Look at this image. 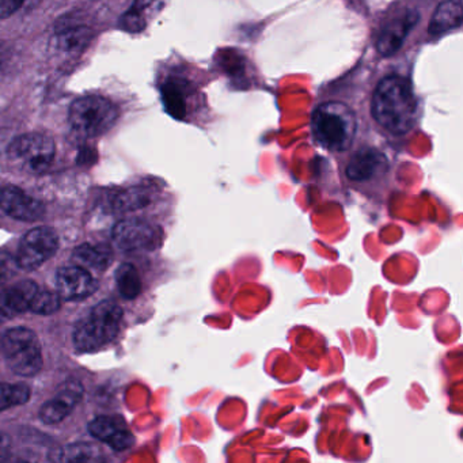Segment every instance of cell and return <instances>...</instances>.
Wrapping results in <instances>:
<instances>
[{
	"label": "cell",
	"mask_w": 463,
	"mask_h": 463,
	"mask_svg": "<svg viewBox=\"0 0 463 463\" xmlns=\"http://www.w3.org/2000/svg\"><path fill=\"white\" fill-rule=\"evenodd\" d=\"M12 317H14V313H13L12 308H10L9 305H7L4 294L0 292V321L12 318Z\"/></svg>",
	"instance_id": "obj_28"
},
{
	"label": "cell",
	"mask_w": 463,
	"mask_h": 463,
	"mask_svg": "<svg viewBox=\"0 0 463 463\" xmlns=\"http://www.w3.org/2000/svg\"><path fill=\"white\" fill-rule=\"evenodd\" d=\"M113 241L124 251H153L161 246L164 232L145 219H126L116 224Z\"/></svg>",
	"instance_id": "obj_8"
},
{
	"label": "cell",
	"mask_w": 463,
	"mask_h": 463,
	"mask_svg": "<svg viewBox=\"0 0 463 463\" xmlns=\"http://www.w3.org/2000/svg\"><path fill=\"white\" fill-rule=\"evenodd\" d=\"M18 264L9 253L0 251V287L6 284L17 272Z\"/></svg>",
	"instance_id": "obj_26"
},
{
	"label": "cell",
	"mask_w": 463,
	"mask_h": 463,
	"mask_svg": "<svg viewBox=\"0 0 463 463\" xmlns=\"http://www.w3.org/2000/svg\"><path fill=\"white\" fill-rule=\"evenodd\" d=\"M121 318L123 310L120 306L109 300L99 303L75 330V346L80 352H96L112 343L120 330Z\"/></svg>",
	"instance_id": "obj_3"
},
{
	"label": "cell",
	"mask_w": 463,
	"mask_h": 463,
	"mask_svg": "<svg viewBox=\"0 0 463 463\" xmlns=\"http://www.w3.org/2000/svg\"><path fill=\"white\" fill-rule=\"evenodd\" d=\"M89 430L94 438L105 441L118 451L129 449L134 444V435L127 430L121 420L113 417H97L89 424Z\"/></svg>",
	"instance_id": "obj_13"
},
{
	"label": "cell",
	"mask_w": 463,
	"mask_h": 463,
	"mask_svg": "<svg viewBox=\"0 0 463 463\" xmlns=\"http://www.w3.org/2000/svg\"><path fill=\"white\" fill-rule=\"evenodd\" d=\"M59 238L50 227L31 230L18 249L17 261L21 269L33 270L44 264L58 250Z\"/></svg>",
	"instance_id": "obj_9"
},
{
	"label": "cell",
	"mask_w": 463,
	"mask_h": 463,
	"mask_svg": "<svg viewBox=\"0 0 463 463\" xmlns=\"http://www.w3.org/2000/svg\"><path fill=\"white\" fill-rule=\"evenodd\" d=\"M9 158L15 166L32 175H39L52 164L55 158V143L48 135H24L10 145Z\"/></svg>",
	"instance_id": "obj_7"
},
{
	"label": "cell",
	"mask_w": 463,
	"mask_h": 463,
	"mask_svg": "<svg viewBox=\"0 0 463 463\" xmlns=\"http://www.w3.org/2000/svg\"><path fill=\"white\" fill-rule=\"evenodd\" d=\"M156 192L146 186H134L121 192L115 199V210L121 213H131V211L142 210L153 204Z\"/></svg>",
	"instance_id": "obj_19"
},
{
	"label": "cell",
	"mask_w": 463,
	"mask_h": 463,
	"mask_svg": "<svg viewBox=\"0 0 463 463\" xmlns=\"http://www.w3.org/2000/svg\"><path fill=\"white\" fill-rule=\"evenodd\" d=\"M90 29L78 26V28L64 29L59 32L52 40L53 48L63 53L80 52L90 43Z\"/></svg>",
	"instance_id": "obj_18"
},
{
	"label": "cell",
	"mask_w": 463,
	"mask_h": 463,
	"mask_svg": "<svg viewBox=\"0 0 463 463\" xmlns=\"http://www.w3.org/2000/svg\"><path fill=\"white\" fill-rule=\"evenodd\" d=\"M118 118L115 105L99 96L77 99L70 109L72 128L85 137H101L115 126Z\"/></svg>",
	"instance_id": "obj_5"
},
{
	"label": "cell",
	"mask_w": 463,
	"mask_h": 463,
	"mask_svg": "<svg viewBox=\"0 0 463 463\" xmlns=\"http://www.w3.org/2000/svg\"><path fill=\"white\" fill-rule=\"evenodd\" d=\"M162 94H164V104L167 112L173 118H180V120L185 118L186 102L181 86L177 83H167L162 90Z\"/></svg>",
	"instance_id": "obj_23"
},
{
	"label": "cell",
	"mask_w": 463,
	"mask_h": 463,
	"mask_svg": "<svg viewBox=\"0 0 463 463\" xmlns=\"http://www.w3.org/2000/svg\"><path fill=\"white\" fill-rule=\"evenodd\" d=\"M0 210L24 222L40 221L45 213L44 205L39 200L29 196L17 186L0 189Z\"/></svg>",
	"instance_id": "obj_10"
},
{
	"label": "cell",
	"mask_w": 463,
	"mask_h": 463,
	"mask_svg": "<svg viewBox=\"0 0 463 463\" xmlns=\"http://www.w3.org/2000/svg\"><path fill=\"white\" fill-rule=\"evenodd\" d=\"M61 307V297L56 292L48 289H39L32 300L29 310L36 314H53Z\"/></svg>",
	"instance_id": "obj_24"
},
{
	"label": "cell",
	"mask_w": 463,
	"mask_h": 463,
	"mask_svg": "<svg viewBox=\"0 0 463 463\" xmlns=\"http://www.w3.org/2000/svg\"><path fill=\"white\" fill-rule=\"evenodd\" d=\"M373 116L392 134L411 131L417 118V99L411 82L398 75L382 80L373 93Z\"/></svg>",
	"instance_id": "obj_1"
},
{
	"label": "cell",
	"mask_w": 463,
	"mask_h": 463,
	"mask_svg": "<svg viewBox=\"0 0 463 463\" xmlns=\"http://www.w3.org/2000/svg\"><path fill=\"white\" fill-rule=\"evenodd\" d=\"M116 283L126 299L132 300L142 294V278L132 264H123L116 270Z\"/></svg>",
	"instance_id": "obj_21"
},
{
	"label": "cell",
	"mask_w": 463,
	"mask_h": 463,
	"mask_svg": "<svg viewBox=\"0 0 463 463\" xmlns=\"http://www.w3.org/2000/svg\"><path fill=\"white\" fill-rule=\"evenodd\" d=\"M2 349L10 368L18 375L34 376L43 368L42 345L36 333L28 327L7 330Z\"/></svg>",
	"instance_id": "obj_6"
},
{
	"label": "cell",
	"mask_w": 463,
	"mask_h": 463,
	"mask_svg": "<svg viewBox=\"0 0 463 463\" xmlns=\"http://www.w3.org/2000/svg\"><path fill=\"white\" fill-rule=\"evenodd\" d=\"M31 390L23 383H0V411L28 402Z\"/></svg>",
	"instance_id": "obj_22"
},
{
	"label": "cell",
	"mask_w": 463,
	"mask_h": 463,
	"mask_svg": "<svg viewBox=\"0 0 463 463\" xmlns=\"http://www.w3.org/2000/svg\"><path fill=\"white\" fill-rule=\"evenodd\" d=\"M112 250L107 246L85 245L75 249L72 260L77 262L78 267L85 268L88 270L102 272L112 264Z\"/></svg>",
	"instance_id": "obj_17"
},
{
	"label": "cell",
	"mask_w": 463,
	"mask_h": 463,
	"mask_svg": "<svg viewBox=\"0 0 463 463\" xmlns=\"http://www.w3.org/2000/svg\"><path fill=\"white\" fill-rule=\"evenodd\" d=\"M58 294L63 299L75 300L89 297L97 289V281L82 267H64L56 275Z\"/></svg>",
	"instance_id": "obj_11"
},
{
	"label": "cell",
	"mask_w": 463,
	"mask_h": 463,
	"mask_svg": "<svg viewBox=\"0 0 463 463\" xmlns=\"http://www.w3.org/2000/svg\"><path fill=\"white\" fill-rule=\"evenodd\" d=\"M166 0H135L134 6L121 18V26L129 33H139L148 20L164 9Z\"/></svg>",
	"instance_id": "obj_15"
},
{
	"label": "cell",
	"mask_w": 463,
	"mask_h": 463,
	"mask_svg": "<svg viewBox=\"0 0 463 463\" xmlns=\"http://www.w3.org/2000/svg\"><path fill=\"white\" fill-rule=\"evenodd\" d=\"M462 25V0H446L439 5L430 23V36H440Z\"/></svg>",
	"instance_id": "obj_16"
},
{
	"label": "cell",
	"mask_w": 463,
	"mask_h": 463,
	"mask_svg": "<svg viewBox=\"0 0 463 463\" xmlns=\"http://www.w3.org/2000/svg\"><path fill=\"white\" fill-rule=\"evenodd\" d=\"M417 21H419V13L414 10H406L395 15L381 32V36L376 43L379 53L383 56H392V53L397 52Z\"/></svg>",
	"instance_id": "obj_12"
},
{
	"label": "cell",
	"mask_w": 463,
	"mask_h": 463,
	"mask_svg": "<svg viewBox=\"0 0 463 463\" xmlns=\"http://www.w3.org/2000/svg\"><path fill=\"white\" fill-rule=\"evenodd\" d=\"M390 166L387 156L373 147H363L349 158L346 164L345 178L362 194L378 197L383 191L382 181L387 177Z\"/></svg>",
	"instance_id": "obj_4"
},
{
	"label": "cell",
	"mask_w": 463,
	"mask_h": 463,
	"mask_svg": "<svg viewBox=\"0 0 463 463\" xmlns=\"http://www.w3.org/2000/svg\"><path fill=\"white\" fill-rule=\"evenodd\" d=\"M82 386L80 383H70L64 387L50 402L45 403L40 411V417L45 424H56L66 419L72 409L82 398Z\"/></svg>",
	"instance_id": "obj_14"
},
{
	"label": "cell",
	"mask_w": 463,
	"mask_h": 463,
	"mask_svg": "<svg viewBox=\"0 0 463 463\" xmlns=\"http://www.w3.org/2000/svg\"><path fill=\"white\" fill-rule=\"evenodd\" d=\"M25 0H0V20L12 17L21 9Z\"/></svg>",
	"instance_id": "obj_27"
},
{
	"label": "cell",
	"mask_w": 463,
	"mask_h": 463,
	"mask_svg": "<svg viewBox=\"0 0 463 463\" xmlns=\"http://www.w3.org/2000/svg\"><path fill=\"white\" fill-rule=\"evenodd\" d=\"M97 449L89 444H72L66 449L59 451L56 455V460H66V462H75V460H93L99 458Z\"/></svg>",
	"instance_id": "obj_25"
},
{
	"label": "cell",
	"mask_w": 463,
	"mask_h": 463,
	"mask_svg": "<svg viewBox=\"0 0 463 463\" xmlns=\"http://www.w3.org/2000/svg\"><path fill=\"white\" fill-rule=\"evenodd\" d=\"M37 291H39V286H37L36 283L31 280H25L14 284L12 288L2 292V294H4L6 303L9 305V307L12 308L14 316H17V314L29 310L32 300H33Z\"/></svg>",
	"instance_id": "obj_20"
},
{
	"label": "cell",
	"mask_w": 463,
	"mask_h": 463,
	"mask_svg": "<svg viewBox=\"0 0 463 463\" xmlns=\"http://www.w3.org/2000/svg\"><path fill=\"white\" fill-rule=\"evenodd\" d=\"M356 129L354 113L343 102L322 104L311 118V131L317 142L333 153L349 150Z\"/></svg>",
	"instance_id": "obj_2"
}]
</instances>
